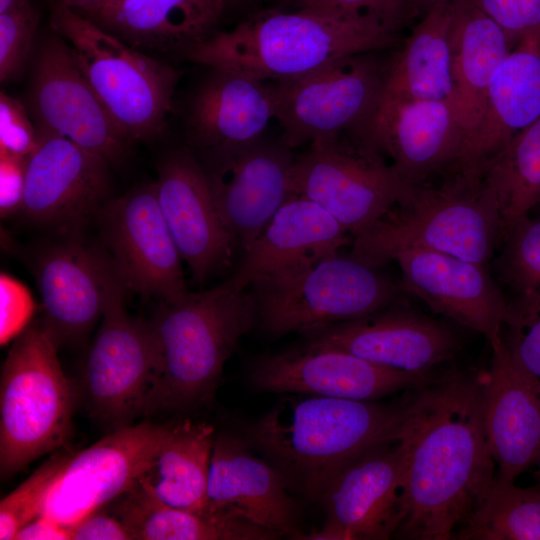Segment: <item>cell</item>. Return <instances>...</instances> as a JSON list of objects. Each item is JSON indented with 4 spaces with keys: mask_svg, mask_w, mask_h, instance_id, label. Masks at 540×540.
I'll list each match as a JSON object with an SVG mask.
<instances>
[{
    "mask_svg": "<svg viewBox=\"0 0 540 540\" xmlns=\"http://www.w3.org/2000/svg\"><path fill=\"white\" fill-rule=\"evenodd\" d=\"M512 48L504 30L472 0L455 3L450 28L451 69L454 110L464 144L477 128L490 83Z\"/></svg>",
    "mask_w": 540,
    "mask_h": 540,
    "instance_id": "cell-30",
    "label": "cell"
},
{
    "mask_svg": "<svg viewBox=\"0 0 540 540\" xmlns=\"http://www.w3.org/2000/svg\"><path fill=\"white\" fill-rule=\"evenodd\" d=\"M385 404L286 394L248 429L288 484L321 500L335 475L381 444L399 440L413 397Z\"/></svg>",
    "mask_w": 540,
    "mask_h": 540,
    "instance_id": "cell-2",
    "label": "cell"
},
{
    "mask_svg": "<svg viewBox=\"0 0 540 540\" xmlns=\"http://www.w3.org/2000/svg\"><path fill=\"white\" fill-rule=\"evenodd\" d=\"M478 170L496 197L504 241L515 224L540 204V118Z\"/></svg>",
    "mask_w": 540,
    "mask_h": 540,
    "instance_id": "cell-34",
    "label": "cell"
},
{
    "mask_svg": "<svg viewBox=\"0 0 540 540\" xmlns=\"http://www.w3.org/2000/svg\"><path fill=\"white\" fill-rule=\"evenodd\" d=\"M34 270L43 313L39 323L57 348L85 338L123 284L107 255L75 241L41 250Z\"/></svg>",
    "mask_w": 540,
    "mask_h": 540,
    "instance_id": "cell-18",
    "label": "cell"
},
{
    "mask_svg": "<svg viewBox=\"0 0 540 540\" xmlns=\"http://www.w3.org/2000/svg\"><path fill=\"white\" fill-rule=\"evenodd\" d=\"M29 0H0V13L18 7Z\"/></svg>",
    "mask_w": 540,
    "mask_h": 540,
    "instance_id": "cell-49",
    "label": "cell"
},
{
    "mask_svg": "<svg viewBox=\"0 0 540 540\" xmlns=\"http://www.w3.org/2000/svg\"><path fill=\"white\" fill-rule=\"evenodd\" d=\"M456 538L540 540V485L519 487L514 481L495 477Z\"/></svg>",
    "mask_w": 540,
    "mask_h": 540,
    "instance_id": "cell-35",
    "label": "cell"
},
{
    "mask_svg": "<svg viewBox=\"0 0 540 540\" xmlns=\"http://www.w3.org/2000/svg\"><path fill=\"white\" fill-rule=\"evenodd\" d=\"M456 1L458 0H413L417 16H423L426 12L437 5L453 3Z\"/></svg>",
    "mask_w": 540,
    "mask_h": 540,
    "instance_id": "cell-48",
    "label": "cell"
},
{
    "mask_svg": "<svg viewBox=\"0 0 540 540\" xmlns=\"http://www.w3.org/2000/svg\"><path fill=\"white\" fill-rule=\"evenodd\" d=\"M281 471L254 456L238 437H215L206 496L207 514L237 517L278 536L301 539L298 506Z\"/></svg>",
    "mask_w": 540,
    "mask_h": 540,
    "instance_id": "cell-24",
    "label": "cell"
},
{
    "mask_svg": "<svg viewBox=\"0 0 540 540\" xmlns=\"http://www.w3.org/2000/svg\"><path fill=\"white\" fill-rule=\"evenodd\" d=\"M257 315L271 335L311 336L392 305L401 286L353 256L330 255L289 276L252 285Z\"/></svg>",
    "mask_w": 540,
    "mask_h": 540,
    "instance_id": "cell-8",
    "label": "cell"
},
{
    "mask_svg": "<svg viewBox=\"0 0 540 540\" xmlns=\"http://www.w3.org/2000/svg\"><path fill=\"white\" fill-rule=\"evenodd\" d=\"M273 118V85L237 72L212 69L191 101L188 126L195 144L214 151L261 138Z\"/></svg>",
    "mask_w": 540,
    "mask_h": 540,
    "instance_id": "cell-28",
    "label": "cell"
},
{
    "mask_svg": "<svg viewBox=\"0 0 540 540\" xmlns=\"http://www.w3.org/2000/svg\"><path fill=\"white\" fill-rule=\"evenodd\" d=\"M535 467H536V472H535L536 483L540 485V462Z\"/></svg>",
    "mask_w": 540,
    "mask_h": 540,
    "instance_id": "cell-50",
    "label": "cell"
},
{
    "mask_svg": "<svg viewBox=\"0 0 540 540\" xmlns=\"http://www.w3.org/2000/svg\"><path fill=\"white\" fill-rule=\"evenodd\" d=\"M57 346L39 322L15 340L1 369L0 472L9 477L63 446L72 428L77 390Z\"/></svg>",
    "mask_w": 540,
    "mask_h": 540,
    "instance_id": "cell-7",
    "label": "cell"
},
{
    "mask_svg": "<svg viewBox=\"0 0 540 540\" xmlns=\"http://www.w3.org/2000/svg\"><path fill=\"white\" fill-rule=\"evenodd\" d=\"M117 1H119V0H102L100 7L105 6V5L112 4V3L117 2ZM100 7H99V8H100ZM97 9H98V8H97ZM97 9H96V10H97Z\"/></svg>",
    "mask_w": 540,
    "mask_h": 540,
    "instance_id": "cell-51",
    "label": "cell"
},
{
    "mask_svg": "<svg viewBox=\"0 0 540 540\" xmlns=\"http://www.w3.org/2000/svg\"><path fill=\"white\" fill-rule=\"evenodd\" d=\"M405 449L400 440L376 446L342 468L321 500L322 527L310 540H383L395 535L403 520L402 485Z\"/></svg>",
    "mask_w": 540,
    "mask_h": 540,
    "instance_id": "cell-15",
    "label": "cell"
},
{
    "mask_svg": "<svg viewBox=\"0 0 540 540\" xmlns=\"http://www.w3.org/2000/svg\"><path fill=\"white\" fill-rule=\"evenodd\" d=\"M70 453L56 452L0 502V539L16 533L42 514L48 492Z\"/></svg>",
    "mask_w": 540,
    "mask_h": 540,
    "instance_id": "cell-38",
    "label": "cell"
},
{
    "mask_svg": "<svg viewBox=\"0 0 540 540\" xmlns=\"http://www.w3.org/2000/svg\"><path fill=\"white\" fill-rule=\"evenodd\" d=\"M225 0H119L84 15L134 48L180 52L213 36Z\"/></svg>",
    "mask_w": 540,
    "mask_h": 540,
    "instance_id": "cell-29",
    "label": "cell"
},
{
    "mask_svg": "<svg viewBox=\"0 0 540 540\" xmlns=\"http://www.w3.org/2000/svg\"><path fill=\"white\" fill-rule=\"evenodd\" d=\"M256 315L253 294L231 278L174 301H159L146 320L154 369L145 414L210 402L225 363Z\"/></svg>",
    "mask_w": 540,
    "mask_h": 540,
    "instance_id": "cell-3",
    "label": "cell"
},
{
    "mask_svg": "<svg viewBox=\"0 0 540 540\" xmlns=\"http://www.w3.org/2000/svg\"><path fill=\"white\" fill-rule=\"evenodd\" d=\"M501 246L496 263L501 280L515 293H540V215L519 220Z\"/></svg>",
    "mask_w": 540,
    "mask_h": 540,
    "instance_id": "cell-37",
    "label": "cell"
},
{
    "mask_svg": "<svg viewBox=\"0 0 540 540\" xmlns=\"http://www.w3.org/2000/svg\"><path fill=\"white\" fill-rule=\"evenodd\" d=\"M156 198L193 279L206 282L228 268L236 245L214 202L204 168L189 150L166 156L158 167Z\"/></svg>",
    "mask_w": 540,
    "mask_h": 540,
    "instance_id": "cell-21",
    "label": "cell"
},
{
    "mask_svg": "<svg viewBox=\"0 0 540 540\" xmlns=\"http://www.w3.org/2000/svg\"><path fill=\"white\" fill-rule=\"evenodd\" d=\"M347 229L311 200L291 195L244 251L231 279L247 289L298 273L352 244Z\"/></svg>",
    "mask_w": 540,
    "mask_h": 540,
    "instance_id": "cell-25",
    "label": "cell"
},
{
    "mask_svg": "<svg viewBox=\"0 0 540 540\" xmlns=\"http://www.w3.org/2000/svg\"><path fill=\"white\" fill-rule=\"evenodd\" d=\"M16 540H70V532L53 519L40 515L23 526L15 535Z\"/></svg>",
    "mask_w": 540,
    "mask_h": 540,
    "instance_id": "cell-46",
    "label": "cell"
},
{
    "mask_svg": "<svg viewBox=\"0 0 540 540\" xmlns=\"http://www.w3.org/2000/svg\"><path fill=\"white\" fill-rule=\"evenodd\" d=\"M37 145V129L17 99L0 94V155L28 158Z\"/></svg>",
    "mask_w": 540,
    "mask_h": 540,
    "instance_id": "cell-42",
    "label": "cell"
},
{
    "mask_svg": "<svg viewBox=\"0 0 540 540\" xmlns=\"http://www.w3.org/2000/svg\"><path fill=\"white\" fill-rule=\"evenodd\" d=\"M225 1H226V4H227L228 2H237V1H242V0H225Z\"/></svg>",
    "mask_w": 540,
    "mask_h": 540,
    "instance_id": "cell-52",
    "label": "cell"
},
{
    "mask_svg": "<svg viewBox=\"0 0 540 540\" xmlns=\"http://www.w3.org/2000/svg\"><path fill=\"white\" fill-rule=\"evenodd\" d=\"M395 32L302 9L261 11L214 34L185 56L211 69L276 82L298 78L348 55L394 46Z\"/></svg>",
    "mask_w": 540,
    "mask_h": 540,
    "instance_id": "cell-5",
    "label": "cell"
},
{
    "mask_svg": "<svg viewBox=\"0 0 540 540\" xmlns=\"http://www.w3.org/2000/svg\"><path fill=\"white\" fill-rule=\"evenodd\" d=\"M501 339L516 368L540 394L539 292H516L508 300Z\"/></svg>",
    "mask_w": 540,
    "mask_h": 540,
    "instance_id": "cell-36",
    "label": "cell"
},
{
    "mask_svg": "<svg viewBox=\"0 0 540 540\" xmlns=\"http://www.w3.org/2000/svg\"><path fill=\"white\" fill-rule=\"evenodd\" d=\"M39 13L26 3L0 13V80L16 77L24 68L33 44Z\"/></svg>",
    "mask_w": 540,
    "mask_h": 540,
    "instance_id": "cell-40",
    "label": "cell"
},
{
    "mask_svg": "<svg viewBox=\"0 0 540 540\" xmlns=\"http://www.w3.org/2000/svg\"><path fill=\"white\" fill-rule=\"evenodd\" d=\"M509 37L513 47L540 29V0H472Z\"/></svg>",
    "mask_w": 540,
    "mask_h": 540,
    "instance_id": "cell-43",
    "label": "cell"
},
{
    "mask_svg": "<svg viewBox=\"0 0 540 540\" xmlns=\"http://www.w3.org/2000/svg\"><path fill=\"white\" fill-rule=\"evenodd\" d=\"M50 24L119 129L132 140L161 135L180 72L140 53L84 15L51 4Z\"/></svg>",
    "mask_w": 540,
    "mask_h": 540,
    "instance_id": "cell-6",
    "label": "cell"
},
{
    "mask_svg": "<svg viewBox=\"0 0 540 540\" xmlns=\"http://www.w3.org/2000/svg\"><path fill=\"white\" fill-rule=\"evenodd\" d=\"M540 118V29L524 36L496 71L481 120L466 140L456 167L482 163Z\"/></svg>",
    "mask_w": 540,
    "mask_h": 540,
    "instance_id": "cell-27",
    "label": "cell"
},
{
    "mask_svg": "<svg viewBox=\"0 0 540 540\" xmlns=\"http://www.w3.org/2000/svg\"><path fill=\"white\" fill-rule=\"evenodd\" d=\"M169 428L152 422L125 425L71 454L48 492L41 515L69 526L109 505L139 482Z\"/></svg>",
    "mask_w": 540,
    "mask_h": 540,
    "instance_id": "cell-12",
    "label": "cell"
},
{
    "mask_svg": "<svg viewBox=\"0 0 540 540\" xmlns=\"http://www.w3.org/2000/svg\"><path fill=\"white\" fill-rule=\"evenodd\" d=\"M485 377L486 371H453L415 389L399 438L403 520L395 536L455 538L495 480L483 420Z\"/></svg>",
    "mask_w": 540,
    "mask_h": 540,
    "instance_id": "cell-1",
    "label": "cell"
},
{
    "mask_svg": "<svg viewBox=\"0 0 540 540\" xmlns=\"http://www.w3.org/2000/svg\"><path fill=\"white\" fill-rule=\"evenodd\" d=\"M456 2L422 16L389 65L382 96L447 101L454 108L450 28Z\"/></svg>",
    "mask_w": 540,
    "mask_h": 540,
    "instance_id": "cell-31",
    "label": "cell"
},
{
    "mask_svg": "<svg viewBox=\"0 0 540 540\" xmlns=\"http://www.w3.org/2000/svg\"><path fill=\"white\" fill-rule=\"evenodd\" d=\"M407 184L441 175L458 162L464 134L447 101L380 95L372 113L357 129Z\"/></svg>",
    "mask_w": 540,
    "mask_h": 540,
    "instance_id": "cell-17",
    "label": "cell"
},
{
    "mask_svg": "<svg viewBox=\"0 0 540 540\" xmlns=\"http://www.w3.org/2000/svg\"><path fill=\"white\" fill-rule=\"evenodd\" d=\"M429 375L389 369L349 352L306 345L300 350L262 357L250 373L261 391L303 394L358 401H376L404 389H414Z\"/></svg>",
    "mask_w": 540,
    "mask_h": 540,
    "instance_id": "cell-19",
    "label": "cell"
},
{
    "mask_svg": "<svg viewBox=\"0 0 540 540\" xmlns=\"http://www.w3.org/2000/svg\"><path fill=\"white\" fill-rule=\"evenodd\" d=\"M106 508L125 525L133 540H271L279 537L237 517L169 506L139 482Z\"/></svg>",
    "mask_w": 540,
    "mask_h": 540,
    "instance_id": "cell-32",
    "label": "cell"
},
{
    "mask_svg": "<svg viewBox=\"0 0 540 540\" xmlns=\"http://www.w3.org/2000/svg\"><path fill=\"white\" fill-rule=\"evenodd\" d=\"M67 527L72 540H133L125 525L106 507Z\"/></svg>",
    "mask_w": 540,
    "mask_h": 540,
    "instance_id": "cell-45",
    "label": "cell"
},
{
    "mask_svg": "<svg viewBox=\"0 0 540 540\" xmlns=\"http://www.w3.org/2000/svg\"><path fill=\"white\" fill-rule=\"evenodd\" d=\"M98 213L108 257L126 290L159 301H174L187 293L182 258L154 183L109 201Z\"/></svg>",
    "mask_w": 540,
    "mask_h": 540,
    "instance_id": "cell-14",
    "label": "cell"
},
{
    "mask_svg": "<svg viewBox=\"0 0 540 540\" xmlns=\"http://www.w3.org/2000/svg\"><path fill=\"white\" fill-rule=\"evenodd\" d=\"M205 170L217 211L236 244L245 251L292 195L295 157L281 140L261 138L209 151Z\"/></svg>",
    "mask_w": 540,
    "mask_h": 540,
    "instance_id": "cell-16",
    "label": "cell"
},
{
    "mask_svg": "<svg viewBox=\"0 0 540 540\" xmlns=\"http://www.w3.org/2000/svg\"><path fill=\"white\" fill-rule=\"evenodd\" d=\"M27 158L0 155V214L9 217L22 211Z\"/></svg>",
    "mask_w": 540,
    "mask_h": 540,
    "instance_id": "cell-44",
    "label": "cell"
},
{
    "mask_svg": "<svg viewBox=\"0 0 540 540\" xmlns=\"http://www.w3.org/2000/svg\"><path fill=\"white\" fill-rule=\"evenodd\" d=\"M36 129L21 213L40 225L75 228L101 209L109 163L66 137Z\"/></svg>",
    "mask_w": 540,
    "mask_h": 540,
    "instance_id": "cell-20",
    "label": "cell"
},
{
    "mask_svg": "<svg viewBox=\"0 0 540 540\" xmlns=\"http://www.w3.org/2000/svg\"><path fill=\"white\" fill-rule=\"evenodd\" d=\"M483 420L496 478L515 481L540 462V394L512 362L500 338L490 344Z\"/></svg>",
    "mask_w": 540,
    "mask_h": 540,
    "instance_id": "cell-26",
    "label": "cell"
},
{
    "mask_svg": "<svg viewBox=\"0 0 540 540\" xmlns=\"http://www.w3.org/2000/svg\"><path fill=\"white\" fill-rule=\"evenodd\" d=\"M441 182L408 185L402 197L353 237L350 255L375 268L408 249H425L486 265L502 245L496 197L480 173L457 167Z\"/></svg>",
    "mask_w": 540,
    "mask_h": 540,
    "instance_id": "cell-4",
    "label": "cell"
},
{
    "mask_svg": "<svg viewBox=\"0 0 540 540\" xmlns=\"http://www.w3.org/2000/svg\"><path fill=\"white\" fill-rule=\"evenodd\" d=\"M536 208H539V209H540V204H539Z\"/></svg>",
    "mask_w": 540,
    "mask_h": 540,
    "instance_id": "cell-53",
    "label": "cell"
},
{
    "mask_svg": "<svg viewBox=\"0 0 540 540\" xmlns=\"http://www.w3.org/2000/svg\"><path fill=\"white\" fill-rule=\"evenodd\" d=\"M375 52L341 57L273 85L274 119L288 148L364 124L380 98L389 67Z\"/></svg>",
    "mask_w": 540,
    "mask_h": 540,
    "instance_id": "cell-10",
    "label": "cell"
},
{
    "mask_svg": "<svg viewBox=\"0 0 540 540\" xmlns=\"http://www.w3.org/2000/svg\"><path fill=\"white\" fill-rule=\"evenodd\" d=\"M299 1V0H298Z\"/></svg>",
    "mask_w": 540,
    "mask_h": 540,
    "instance_id": "cell-54",
    "label": "cell"
},
{
    "mask_svg": "<svg viewBox=\"0 0 540 540\" xmlns=\"http://www.w3.org/2000/svg\"><path fill=\"white\" fill-rule=\"evenodd\" d=\"M308 345L340 349L376 365L428 375L459 348L453 329L393 304L310 336Z\"/></svg>",
    "mask_w": 540,
    "mask_h": 540,
    "instance_id": "cell-22",
    "label": "cell"
},
{
    "mask_svg": "<svg viewBox=\"0 0 540 540\" xmlns=\"http://www.w3.org/2000/svg\"><path fill=\"white\" fill-rule=\"evenodd\" d=\"M36 303L29 289L16 278L0 275V344L15 340L30 324Z\"/></svg>",
    "mask_w": 540,
    "mask_h": 540,
    "instance_id": "cell-41",
    "label": "cell"
},
{
    "mask_svg": "<svg viewBox=\"0 0 540 540\" xmlns=\"http://www.w3.org/2000/svg\"><path fill=\"white\" fill-rule=\"evenodd\" d=\"M102 0H51V4L66 6L82 15H87L100 7Z\"/></svg>",
    "mask_w": 540,
    "mask_h": 540,
    "instance_id": "cell-47",
    "label": "cell"
},
{
    "mask_svg": "<svg viewBox=\"0 0 540 540\" xmlns=\"http://www.w3.org/2000/svg\"><path fill=\"white\" fill-rule=\"evenodd\" d=\"M28 100L36 127L70 139L109 164L126 156L131 141L90 86L69 45L56 32L39 48Z\"/></svg>",
    "mask_w": 540,
    "mask_h": 540,
    "instance_id": "cell-13",
    "label": "cell"
},
{
    "mask_svg": "<svg viewBox=\"0 0 540 540\" xmlns=\"http://www.w3.org/2000/svg\"><path fill=\"white\" fill-rule=\"evenodd\" d=\"M214 427L186 419L170 425L152 464L139 483L161 502L205 513Z\"/></svg>",
    "mask_w": 540,
    "mask_h": 540,
    "instance_id": "cell-33",
    "label": "cell"
},
{
    "mask_svg": "<svg viewBox=\"0 0 540 540\" xmlns=\"http://www.w3.org/2000/svg\"><path fill=\"white\" fill-rule=\"evenodd\" d=\"M407 187L357 129L312 141L291 169L292 195L322 207L353 237L380 218Z\"/></svg>",
    "mask_w": 540,
    "mask_h": 540,
    "instance_id": "cell-9",
    "label": "cell"
},
{
    "mask_svg": "<svg viewBox=\"0 0 540 540\" xmlns=\"http://www.w3.org/2000/svg\"><path fill=\"white\" fill-rule=\"evenodd\" d=\"M393 260L400 266L404 291L481 334L489 345L500 338L508 299L486 265L425 249L404 250Z\"/></svg>",
    "mask_w": 540,
    "mask_h": 540,
    "instance_id": "cell-23",
    "label": "cell"
},
{
    "mask_svg": "<svg viewBox=\"0 0 540 540\" xmlns=\"http://www.w3.org/2000/svg\"><path fill=\"white\" fill-rule=\"evenodd\" d=\"M299 9L397 32L417 17L413 0H299Z\"/></svg>",
    "mask_w": 540,
    "mask_h": 540,
    "instance_id": "cell-39",
    "label": "cell"
},
{
    "mask_svg": "<svg viewBox=\"0 0 540 540\" xmlns=\"http://www.w3.org/2000/svg\"><path fill=\"white\" fill-rule=\"evenodd\" d=\"M125 291L110 297L77 390L90 415L115 429L145 414L154 369L147 321L127 312Z\"/></svg>",
    "mask_w": 540,
    "mask_h": 540,
    "instance_id": "cell-11",
    "label": "cell"
}]
</instances>
